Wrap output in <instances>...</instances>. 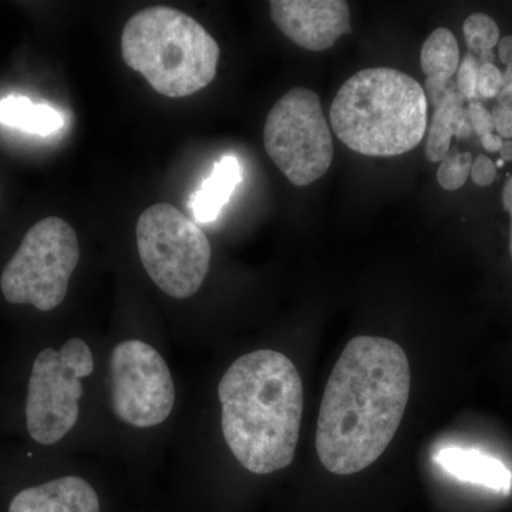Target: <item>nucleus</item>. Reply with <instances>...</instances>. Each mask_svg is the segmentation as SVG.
Wrapping results in <instances>:
<instances>
[{
	"mask_svg": "<svg viewBox=\"0 0 512 512\" xmlns=\"http://www.w3.org/2000/svg\"><path fill=\"white\" fill-rule=\"evenodd\" d=\"M410 386L402 346L377 336L349 340L320 403L316 451L323 467L350 476L376 463L399 430Z\"/></svg>",
	"mask_w": 512,
	"mask_h": 512,
	"instance_id": "f257e3e1",
	"label": "nucleus"
},
{
	"mask_svg": "<svg viewBox=\"0 0 512 512\" xmlns=\"http://www.w3.org/2000/svg\"><path fill=\"white\" fill-rule=\"evenodd\" d=\"M222 433L238 463L254 474L291 466L303 413V384L289 357L271 349L235 360L218 386Z\"/></svg>",
	"mask_w": 512,
	"mask_h": 512,
	"instance_id": "f03ea898",
	"label": "nucleus"
},
{
	"mask_svg": "<svg viewBox=\"0 0 512 512\" xmlns=\"http://www.w3.org/2000/svg\"><path fill=\"white\" fill-rule=\"evenodd\" d=\"M427 111L429 100L413 77L373 67L342 84L330 107V124L350 150L366 157H396L419 146Z\"/></svg>",
	"mask_w": 512,
	"mask_h": 512,
	"instance_id": "7ed1b4c3",
	"label": "nucleus"
},
{
	"mask_svg": "<svg viewBox=\"0 0 512 512\" xmlns=\"http://www.w3.org/2000/svg\"><path fill=\"white\" fill-rule=\"evenodd\" d=\"M124 63L171 99L205 89L217 76L220 46L191 16L153 6L128 19L121 35Z\"/></svg>",
	"mask_w": 512,
	"mask_h": 512,
	"instance_id": "20e7f679",
	"label": "nucleus"
},
{
	"mask_svg": "<svg viewBox=\"0 0 512 512\" xmlns=\"http://www.w3.org/2000/svg\"><path fill=\"white\" fill-rule=\"evenodd\" d=\"M137 249L148 276L175 299L195 295L210 271L212 248L207 235L173 205H153L136 225Z\"/></svg>",
	"mask_w": 512,
	"mask_h": 512,
	"instance_id": "39448f33",
	"label": "nucleus"
},
{
	"mask_svg": "<svg viewBox=\"0 0 512 512\" xmlns=\"http://www.w3.org/2000/svg\"><path fill=\"white\" fill-rule=\"evenodd\" d=\"M79 261V239L72 225L62 218H45L29 229L3 269L0 291L13 305L53 311L66 298Z\"/></svg>",
	"mask_w": 512,
	"mask_h": 512,
	"instance_id": "423d86ee",
	"label": "nucleus"
},
{
	"mask_svg": "<svg viewBox=\"0 0 512 512\" xmlns=\"http://www.w3.org/2000/svg\"><path fill=\"white\" fill-rule=\"evenodd\" d=\"M266 153L296 187H308L332 165L333 143L319 96L293 87L269 111L264 128Z\"/></svg>",
	"mask_w": 512,
	"mask_h": 512,
	"instance_id": "0eeeda50",
	"label": "nucleus"
},
{
	"mask_svg": "<svg viewBox=\"0 0 512 512\" xmlns=\"http://www.w3.org/2000/svg\"><path fill=\"white\" fill-rule=\"evenodd\" d=\"M93 369L92 350L79 338L67 340L60 350L47 348L37 355L26 399V426L36 443L52 446L76 426L82 379Z\"/></svg>",
	"mask_w": 512,
	"mask_h": 512,
	"instance_id": "6e6552de",
	"label": "nucleus"
},
{
	"mask_svg": "<svg viewBox=\"0 0 512 512\" xmlns=\"http://www.w3.org/2000/svg\"><path fill=\"white\" fill-rule=\"evenodd\" d=\"M110 380L111 406L124 423L148 429L173 412L175 387L170 369L146 342L126 340L113 349Z\"/></svg>",
	"mask_w": 512,
	"mask_h": 512,
	"instance_id": "1a4fd4ad",
	"label": "nucleus"
},
{
	"mask_svg": "<svg viewBox=\"0 0 512 512\" xmlns=\"http://www.w3.org/2000/svg\"><path fill=\"white\" fill-rule=\"evenodd\" d=\"M269 6L278 29L311 52L328 50L339 37L352 33L345 0H274Z\"/></svg>",
	"mask_w": 512,
	"mask_h": 512,
	"instance_id": "9d476101",
	"label": "nucleus"
},
{
	"mask_svg": "<svg viewBox=\"0 0 512 512\" xmlns=\"http://www.w3.org/2000/svg\"><path fill=\"white\" fill-rule=\"evenodd\" d=\"M9 512H100V501L86 480L69 476L20 491Z\"/></svg>",
	"mask_w": 512,
	"mask_h": 512,
	"instance_id": "9b49d317",
	"label": "nucleus"
},
{
	"mask_svg": "<svg viewBox=\"0 0 512 512\" xmlns=\"http://www.w3.org/2000/svg\"><path fill=\"white\" fill-rule=\"evenodd\" d=\"M450 476L466 483L484 485L500 493H510L512 474L504 463L477 450L448 447L434 457Z\"/></svg>",
	"mask_w": 512,
	"mask_h": 512,
	"instance_id": "f8f14e48",
	"label": "nucleus"
},
{
	"mask_svg": "<svg viewBox=\"0 0 512 512\" xmlns=\"http://www.w3.org/2000/svg\"><path fill=\"white\" fill-rule=\"evenodd\" d=\"M420 64L421 70L426 74L424 93L427 100L430 99L431 104L436 106L443 99L460 66V47L450 29H436L427 37L421 47Z\"/></svg>",
	"mask_w": 512,
	"mask_h": 512,
	"instance_id": "ddd939ff",
	"label": "nucleus"
},
{
	"mask_svg": "<svg viewBox=\"0 0 512 512\" xmlns=\"http://www.w3.org/2000/svg\"><path fill=\"white\" fill-rule=\"evenodd\" d=\"M466 99L458 92L456 83L451 82L443 99L434 107L433 117L426 143V157L431 163H441L451 148V138L470 137L471 128Z\"/></svg>",
	"mask_w": 512,
	"mask_h": 512,
	"instance_id": "4468645a",
	"label": "nucleus"
},
{
	"mask_svg": "<svg viewBox=\"0 0 512 512\" xmlns=\"http://www.w3.org/2000/svg\"><path fill=\"white\" fill-rule=\"evenodd\" d=\"M241 181L242 168L238 158L222 157L220 163L215 164L210 177L191 195L188 207L195 222L211 224L217 220Z\"/></svg>",
	"mask_w": 512,
	"mask_h": 512,
	"instance_id": "2eb2a0df",
	"label": "nucleus"
},
{
	"mask_svg": "<svg viewBox=\"0 0 512 512\" xmlns=\"http://www.w3.org/2000/svg\"><path fill=\"white\" fill-rule=\"evenodd\" d=\"M0 123L36 136H50L64 126L62 113L33 103L25 96H8L0 100Z\"/></svg>",
	"mask_w": 512,
	"mask_h": 512,
	"instance_id": "dca6fc26",
	"label": "nucleus"
},
{
	"mask_svg": "<svg viewBox=\"0 0 512 512\" xmlns=\"http://www.w3.org/2000/svg\"><path fill=\"white\" fill-rule=\"evenodd\" d=\"M464 37L468 49L474 53L491 52L500 43V28L493 18L484 13H474L464 22Z\"/></svg>",
	"mask_w": 512,
	"mask_h": 512,
	"instance_id": "f3484780",
	"label": "nucleus"
},
{
	"mask_svg": "<svg viewBox=\"0 0 512 512\" xmlns=\"http://www.w3.org/2000/svg\"><path fill=\"white\" fill-rule=\"evenodd\" d=\"M473 167V156L470 153H461L458 147L451 146L447 156L441 161L437 171V181L441 188L447 191H456L467 183Z\"/></svg>",
	"mask_w": 512,
	"mask_h": 512,
	"instance_id": "a211bd4d",
	"label": "nucleus"
},
{
	"mask_svg": "<svg viewBox=\"0 0 512 512\" xmlns=\"http://www.w3.org/2000/svg\"><path fill=\"white\" fill-rule=\"evenodd\" d=\"M483 60L477 59L473 53H468L460 63L457 70L456 86L458 92L466 100L477 101L478 97V72H480Z\"/></svg>",
	"mask_w": 512,
	"mask_h": 512,
	"instance_id": "6ab92c4d",
	"label": "nucleus"
},
{
	"mask_svg": "<svg viewBox=\"0 0 512 512\" xmlns=\"http://www.w3.org/2000/svg\"><path fill=\"white\" fill-rule=\"evenodd\" d=\"M503 87V72L493 63H483L478 72V97L495 99Z\"/></svg>",
	"mask_w": 512,
	"mask_h": 512,
	"instance_id": "aec40b11",
	"label": "nucleus"
},
{
	"mask_svg": "<svg viewBox=\"0 0 512 512\" xmlns=\"http://www.w3.org/2000/svg\"><path fill=\"white\" fill-rule=\"evenodd\" d=\"M467 114L471 128L476 131L478 136L483 137L485 134L494 133L493 114L490 110L485 109L480 101H471Z\"/></svg>",
	"mask_w": 512,
	"mask_h": 512,
	"instance_id": "412c9836",
	"label": "nucleus"
},
{
	"mask_svg": "<svg viewBox=\"0 0 512 512\" xmlns=\"http://www.w3.org/2000/svg\"><path fill=\"white\" fill-rule=\"evenodd\" d=\"M470 177L478 187H488L494 183L495 177H497V165L484 154H480L473 161Z\"/></svg>",
	"mask_w": 512,
	"mask_h": 512,
	"instance_id": "4be33fe9",
	"label": "nucleus"
},
{
	"mask_svg": "<svg viewBox=\"0 0 512 512\" xmlns=\"http://www.w3.org/2000/svg\"><path fill=\"white\" fill-rule=\"evenodd\" d=\"M494 131H497L498 136L512 140V114L495 106L493 111Z\"/></svg>",
	"mask_w": 512,
	"mask_h": 512,
	"instance_id": "5701e85b",
	"label": "nucleus"
},
{
	"mask_svg": "<svg viewBox=\"0 0 512 512\" xmlns=\"http://www.w3.org/2000/svg\"><path fill=\"white\" fill-rule=\"evenodd\" d=\"M497 106L512 114V66H508L503 73V87L495 97Z\"/></svg>",
	"mask_w": 512,
	"mask_h": 512,
	"instance_id": "b1692460",
	"label": "nucleus"
},
{
	"mask_svg": "<svg viewBox=\"0 0 512 512\" xmlns=\"http://www.w3.org/2000/svg\"><path fill=\"white\" fill-rule=\"evenodd\" d=\"M498 56L505 66H512V36H505L498 43Z\"/></svg>",
	"mask_w": 512,
	"mask_h": 512,
	"instance_id": "393cba45",
	"label": "nucleus"
},
{
	"mask_svg": "<svg viewBox=\"0 0 512 512\" xmlns=\"http://www.w3.org/2000/svg\"><path fill=\"white\" fill-rule=\"evenodd\" d=\"M503 143V138L495 133L485 134V136L481 137V144H483L484 150H487L488 153H500Z\"/></svg>",
	"mask_w": 512,
	"mask_h": 512,
	"instance_id": "a878e982",
	"label": "nucleus"
},
{
	"mask_svg": "<svg viewBox=\"0 0 512 512\" xmlns=\"http://www.w3.org/2000/svg\"><path fill=\"white\" fill-rule=\"evenodd\" d=\"M503 205H504L505 211H507L511 217L510 254H511V259H512V175L510 178H508L507 183H505V185H504Z\"/></svg>",
	"mask_w": 512,
	"mask_h": 512,
	"instance_id": "bb28decb",
	"label": "nucleus"
},
{
	"mask_svg": "<svg viewBox=\"0 0 512 512\" xmlns=\"http://www.w3.org/2000/svg\"><path fill=\"white\" fill-rule=\"evenodd\" d=\"M500 156L503 161H512V140L504 141Z\"/></svg>",
	"mask_w": 512,
	"mask_h": 512,
	"instance_id": "cd10ccee",
	"label": "nucleus"
}]
</instances>
